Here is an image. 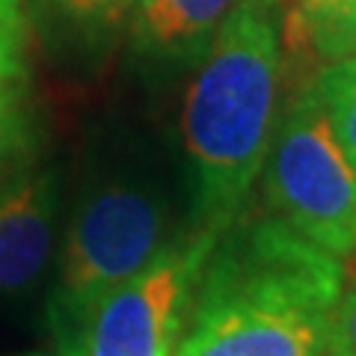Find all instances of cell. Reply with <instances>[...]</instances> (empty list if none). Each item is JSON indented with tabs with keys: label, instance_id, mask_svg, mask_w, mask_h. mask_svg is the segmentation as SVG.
<instances>
[{
	"label": "cell",
	"instance_id": "obj_1",
	"mask_svg": "<svg viewBox=\"0 0 356 356\" xmlns=\"http://www.w3.org/2000/svg\"><path fill=\"white\" fill-rule=\"evenodd\" d=\"M344 280L339 255L243 208L202 264L175 356H324Z\"/></svg>",
	"mask_w": 356,
	"mask_h": 356
},
{
	"label": "cell",
	"instance_id": "obj_2",
	"mask_svg": "<svg viewBox=\"0 0 356 356\" xmlns=\"http://www.w3.org/2000/svg\"><path fill=\"white\" fill-rule=\"evenodd\" d=\"M282 92L273 0H238L199 57L181 107L193 232L220 235L247 208L264 170Z\"/></svg>",
	"mask_w": 356,
	"mask_h": 356
},
{
	"label": "cell",
	"instance_id": "obj_3",
	"mask_svg": "<svg viewBox=\"0 0 356 356\" xmlns=\"http://www.w3.org/2000/svg\"><path fill=\"white\" fill-rule=\"evenodd\" d=\"M170 243V205L158 187L134 175L89 187L74 205L48 303L57 348H72L92 309Z\"/></svg>",
	"mask_w": 356,
	"mask_h": 356
},
{
	"label": "cell",
	"instance_id": "obj_4",
	"mask_svg": "<svg viewBox=\"0 0 356 356\" xmlns=\"http://www.w3.org/2000/svg\"><path fill=\"white\" fill-rule=\"evenodd\" d=\"M261 172L276 217L339 259L356 252V170L309 83L280 110Z\"/></svg>",
	"mask_w": 356,
	"mask_h": 356
},
{
	"label": "cell",
	"instance_id": "obj_5",
	"mask_svg": "<svg viewBox=\"0 0 356 356\" xmlns=\"http://www.w3.org/2000/svg\"><path fill=\"white\" fill-rule=\"evenodd\" d=\"M214 232L172 241L154 259L113 288L86 318L72 348L74 356H175L191 315L196 280L214 247Z\"/></svg>",
	"mask_w": 356,
	"mask_h": 356
},
{
	"label": "cell",
	"instance_id": "obj_6",
	"mask_svg": "<svg viewBox=\"0 0 356 356\" xmlns=\"http://www.w3.org/2000/svg\"><path fill=\"white\" fill-rule=\"evenodd\" d=\"M60 175L21 172L0 187V294H21L39 282L54 250Z\"/></svg>",
	"mask_w": 356,
	"mask_h": 356
},
{
	"label": "cell",
	"instance_id": "obj_7",
	"mask_svg": "<svg viewBox=\"0 0 356 356\" xmlns=\"http://www.w3.org/2000/svg\"><path fill=\"white\" fill-rule=\"evenodd\" d=\"M238 0H137L131 9L134 42L161 60H199Z\"/></svg>",
	"mask_w": 356,
	"mask_h": 356
},
{
	"label": "cell",
	"instance_id": "obj_8",
	"mask_svg": "<svg viewBox=\"0 0 356 356\" xmlns=\"http://www.w3.org/2000/svg\"><path fill=\"white\" fill-rule=\"evenodd\" d=\"M288 27H294L300 48H306L324 65L356 57V0H303L288 18Z\"/></svg>",
	"mask_w": 356,
	"mask_h": 356
},
{
	"label": "cell",
	"instance_id": "obj_9",
	"mask_svg": "<svg viewBox=\"0 0 356 356\" xmlns=\"http://www.w3.org/2000/svg\"><path fill=\"white\" fill-rule=\"evenodd\" d=\"M36 154V122L21 81L0 83V187L30 170Z\"/></svg>",
	"mask_w": 356,
	"mask_h": 356
},
{
	"label": "cell",
	"instance_id": "obj_10",
	"mask_svg": "<svg viewBox=\"0 0 356 356\" xmlns=\"http://www.w3.org/2000/svg\"><path fill=\"white\" fill-rule=\"evenodd\" d=\"M309 86L318 95L344 154H348V161L356 170V57L341 63H327L309 81Z\"/></svg>",
	"mask_w": 356,
	"mask_h": 356
},
{
	"label": "cell",
	"instance_id": "obj_11",
	"mask_svg": "<svg viewBox=\"0 0 356 356\" xmlns=\"http://www.w3.org/2000/svg\"><path fill=\"white\" fill-rule=\"evenodd\" d=\"M27 18L21 0H0V83L24 81L27 74Z\"/></svg>",
	"mask_w": 356,
	"mask_h": 356
},
{
	"label": "cell",
	"instance_id": "obj_12",
	"mask_svg": "<svg viewBox=\"0 0 356 356\" xmlns=\"http://www.w3.org/2000/svg\"><path fill=\"white\" fill-rule=\"evenodd\" d=\"M42 3L57 15L74 21V24L104 30L125 21L137 0H42Z\"/></svg>",
	"mask_w": 356,
	"mask_h": 356
},
{
	"label": "cell",
	"instance_id": "obj_13",
	"mask_svg": "<svg viewBox=\"0 0 356 356\" xmlns=\"http://www.w3.org/2000/svg\"><path fill=\"white\" fill-rule=\"evenodd\" d=\"M324 356H356V273L344 280L341 297L332 309Z\"/></svg>",
	"mask_w": 356,
	"mask_h": 356
},
{
	"label": "cell",
	"instance_id": "obj_14",
	"mask_svg": "<svg viewBox=\"0 0 356 356\" xmlns=\"http://www.w3.org/2000/svg\"><path fill=\"white\" fill-rule=\"evenodd\" d=\"M30 356H74L72 350H60L57 348V353H30Z\"/></svg>",
	"mask_w": 356,
	"mask_h": 356
},
{
	"label": "cell",
	"instance_id": "obj_15",
	"mask_svg": "<svg viewBox=\"0 0 356 356\" xmlns=\"http://www.w3.org/2000/svg\"><path fill=\"white\" fill-rule=\"evenodd\" d=\"M315 3H332V0H315Z\"/></svg>",
	"mask_w": 356,
	"mask_h": 356
}]
</instances>
